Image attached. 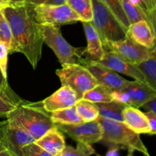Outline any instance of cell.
<instances>
[{
    "label": "cell",
    "mask_w": 156,
    "mask_h": 156,
    "mask_svg": "<svg viewBox=\"0 0 156 156\" xmlns=\"http://www.w3.org/2000/svg\"><path fill=\"white\" fill-rule=\"evenodd\" d=\"M10 26L12 35V53L18 52L25 56L34 69L42 56V35L27 2L8 5L1 9Z\"/></svg>",
    "instance_id": "1"
},
{
    "label": "cell",
    "mask_w": 156,
    "mask_h": 156,
    "mask_svg": "<svg viewBox=\"0 0 156 156\" xmlns=\"http://www.w3.org/2000/svg\"><path fill=\"white\" fill-rule=\"evenodd\" d=\"M6 120L25 129L35 140L55 126L50 114L45 111L42 102L30 103L25 101L11 111L6 116Z\"/></svg>",
    "instance_id": "2"
},
{
    "label": "cell",
    "mask_w": 156,
    "mask_h": 156,
    "mask_svg": "<svg viewBox=\"0 0 156 156\" xmlns=\"http://www.w3.org/2000/svg\"><path fill=\"white\" fill-rule=\"evenodd\" d=\"M91 2L93 18L90 22L98 33L103 47L109 42L125 39L126 30L111 9L101 0H91Z\"/></svg>",
    "instance_id": "3"
},
{
    "label": "cell",
    "mask_w": 156,
    "mask_h": 156,
    "mask_svg": "<svg viewBox=\"0 0 156 156\" xmlns=\"http://www.w3.org/2000/svg\"><path fill=\"white\" fill-rule=\"evenodd\" d=\"M98 120L103 129L101 140L123 146L128 149L129 154H133L136 151L149 156L147 148L143 144L140 134L132 130L124 123L101 117H98Z\"/></svg>",
    "instance_id": "4"
},
{
    "label": "cell",
    "mask_w": 156,
    "mask_h": 156,
    "mask_svg": "<svg viewBox=\"0 0 156 156\" xmlns=\"http://www.w3.org/2000/svg\"><path fill=\"white\" fill-rule=\"evenodd\" d=\"M38 27L44 43L53 50L61 65L80 64L84 48H76L70 45L62 37L58 26L38 24Z\"/></svg>",
    "instance_id": "5"
},
{
    "label": "cell",
    "mask_w": 156,
    "mask_h": 156,
    "mask_svg": "<svg viewBox=\"0 0 156 156\" xmlns=\"http://www.w3.org/2000/svg\"><path fill=\"white\" fill-rule=\"evenodd\" d=\"M56 73L62 85L71 87L76 91L79 100L82 99L86 91L99 84L93 75L81 64H64Z\"/></svg>",
    "instance_id": "6"
},
{
    "label": "cell",
    "mask_w": 156,
    "mask_h": 156,
    "mask_svg": "<svg viewBox=\"0 0 156 156\" xmlns=\"http://www.w3.org/2000/svg\"><path fill=\"white\" fill-rule=\"evenodd\" d=\"M30 9L34 18L38 24L60 26L81 21L79 15L66 3L61 5H30Z\"/></svg>",
    "instance_id": "7"
},
{
    "label": "cell",
    "mask_w": 156,
    "mask_h": 156,
    "mask_svg": "<svg viewBox=\"0 0 156 156\" xmlns=\"http://www.w3.org/2000/svg\"><path fill=\"white\" fill-rule=\"evenodd\" d=\"M56 127L65 133L76 142L92 145L102 140L103 129L98 120L83 122L79 124L62 125L55 124Z\"/></svg>",
    "instance_id": "8"
},
{
    "label": "cell",
    "mask_w": 156,
    "mask_h": 156,
    "mask_svg": "<svg viewBox=\"0 0 156 156\" xmlns=\"http://www.w3.org/2000/svg\"><path fill=\"white\" fill-rule=\"evenodd\" d=\"M80 64L93 75L99 84L111 91L121 89L129 82V81L119 76L115 71L102 65L98 61L82 58Z\"/></svg>",
    "instance_id": "9"
},
{
    "label": "cell",
    "mask_w": 156,
    "mask_h": 156,
    "mask_svg": "<svg viewBox=\"0 0 156 156\" xmlns=\"http://www.w3.org/2000/svg\"><path fill=\"white\" fill-rule=\"evenodd\" d=\"M104 49L116 52L123 59L135 65L146 60L152 52V50L140 45L128 37L121 41L108 43Z\"/></svg>",
    "instance_id": "10"
},
{
    "label": "cell",
    "mask_w": 156,
    "mask_h": 156,
    "mask_svg": "<svg viewBox=\"0 0 156 156\" xmlns=\"http://www.w3.org/2000/svg\"><path fill=\"white\" fill-rule=\"evenodd\" d=\"M2 130L5 146L13 156H21L23 146L36 141L27 131L7 120L2 121Z\"/></svg>",
    "instance_id": "11"
},
{
    "label": "cell",
    "mask_w": 156,
    "mask_h": 156,
    "mask_svg": "<svg viewBox=\"0 0 156 156\" xmlns=\"http://www.w3.org/2000/svg\"><path fill=\"white\" fill-rule=\"evenodd\" d=\"M99 62L108 68L114 70L116 73H120L135 80L140 82H146V77L136 65L128 62L122 56L112 50H105L103 56Z\"/></svg>",
    "instance_id": "12"
},
{
    "label": "cell",
    "mask_w": 156,
    "mask_h": 156,
    "mask_svg": "<svg viewBox=\"0 0 156 156\" xmlns=\"http://www.w3.org/2000/svg\"><path fill=\"white\" fill-rule=\"evenodd\" d=\"M121 90L127 94L129 106L136 108H142L143 105L156 97L155 90L147 82L140 81H129Z\"/></svg>",
    "instance_id": "13"
},
{
    "label": "cell",
    "mask_w": 156,
    "mask_h": 156,
    "mask_svg": "<svg viewBox=\"0 0 156 156\" xmlns=\"http://www.w3.org/2000/svg\"><path fill=\"white\" fill-rule=\"evenodd\" d=\"M79 101L76 91L68 85H62L59 89L42 101L46 111L51 113L57 110L75 106Z\"/></svg>",
    "instance_id": "14"
},
{
    "label": "cell",
    "mask_w": 156,
    "mask_h": 156,
    "mask_svg": "<svg viewBox=\"0 0 156 156\" xmlns=\"http://www.w3.org/2000/svg\"><path fill=\"white\" fill-rule=\"evenodd\" d=\"M126 37L149 50H152L155 46L153 31L147 20L130 24L126 30Z\"/></svg>",
    "instance_id": "15"
},
{
    "label": "cell",
    "mask_w": 156,
    "mask_h": 156,
    "mask_svg": "<svg viewBox=\"0 0 156 156\" xmlns=\"http://www.w3.org/2000/svg\"><path fill=\"white\" fill-rule=\"evenodd\" d=\"M82 23L85 29L88 43L87 47L84 49L82 56L85 59H89L99 62L105 53V49L103 47L100 36L91 22L83 21Z\"/></svg>",
    "instance_id": "16"
},
{
    "label": "cell",
    "mask_w": 156,
    "mask_h": 156,
    "mask_svg": "<svg viewBox=\"0 0 156 156\" xmlns=\"http://www.w3.org/2000/svg\"><path fill=\"white\" fill-rule=\"evenodd\" d=\"M123 123L139 134H150L151 127L145 114L134 107L127 106L123 110Z\"/></svg>",
    "instance_id": "17"
},
{
    "label": "cell",
    "mask_w": 156,
    "mask_h": 156,
    "mask_svg": "<svg viewBox=\"0 0 156 156\" xmlns=\"http://www.w3.org/2000/svg\"><path fill=\"white\" fill-rule=\"evenodd\" d=\"M35 142L50 156H59L66 146L63 135L56 125Z\"/></svg>",
    "instance_id": "18"
},
{
    "label": "cell",
    "mask_w": 156,
    "mask_h": 156,
    "mask_svg": "<svg viewBox=\"0 0 156 156\" xmlns=\"http://www.w3.org/2000/svg\"><path fill=\"white\" fill-rule=\"evenodd\" d=\"M25 101L20 98L9 83L0 84V118L6 116Z\"/></svg>",
    "instance_id": "19"
},
{
    "label": "cell",
    "mask_w": 156,
    "mask_h": 156,
    "mask_svg": "<svg viewBox=\"0 0 156 156\" xmlns=\"http://www.w3.org/2000/svg\"><path fill=\"white\" fill-rule=\"evenodd\" d=\"M95 104L98 108L99 117L123 123V110L126 105L115 101Z\"/></svg>",
    "instance_id": "20"
},
{
    "label": "cell",
    "mask_w": 156,
    "mask_h": 156,
    "mask_svg": "<svg viewBox=\"0 0 156 156\" xmlns=\"http://www.w3.org/2000/svg\"><path fill=\"white\" fill-rule=\"evenodd\" d=\"M50 117L54 124L74 125L84 122L78 114L75 106L53 111L50 113Z\"/></svg>",
    "instance_id": "21"
},
{
    "label": "cell",
    "mask_w": 156,
    "mask_h": 156,
    "mask_svg": "<svg viewBox=\"0 0 156 156\" xmlns=\"http://www.w3.org/2000/svg\"><path fill=\"white\" fill-rule=\"evenodd\" d=\"M66 3L79 15L81 22H90L92 20L91 0H66Z\"/></svg>",
    "instance_id": "22"
},
{
    "label": "cell",
    "mask_w": 156,
    "mask_h": 156,
    "mask_svg": "<svg viewBox=\"0 0 156 156\" xmlns=\"http://www.w3.org/2000/svg\"><path fill=\"white\" fill-rule=\"evenodd\" d=\"M111 90L104 85L98 84L91 89L88 90L82 96V100L88 101L93 103H104L112 101Z\"/></svg>",
    "instance_id": "23"
},
{
    "label": "cell",
    "mask_w": 156,
    "mask_h": 156,
    "mask_svg": "<svg viewBox=\"0 0 156 156\" xmlns=\"http://www.w3.org/2000/svg\"><path fill=\"white\" fill-rule=\"evenodd\" d=\"M75 107L78 114L84 122L94 121L98 118L99 111L95 103L80 99L76 102Z\"/></svg>",
    "instance_id": "24"
},
{
    "label": "cell",
    "mask_w": 156,
    "mask_h": 156,
    "mask_svg": "<svg viewBox=\"0 0 156 156\" xmlns=\"http://www.w3.org/2000/svg\"><path fill=\"white\" fill-rule=\"evenodd\" d=\"M136 66L144 74L147 83L156 91V53L152 50L150 56Z\"/></svg>",
    "instance_id": "25"
},
{
    "label": "cell",
    "mask_w": 156,
    "mask_h": 156,
    "mask_svg": "<svg viewBox=\"0 0 156 156\" xmlns=\"http://www.w3.org/2000/svg\"><path fill=\"white\" fill-rule=\"evenodd\" d=\"M119 2L130 24L141 20H147L146 12L131 0H119Z\"/></svg>",
    "instance_id": "26"
},
{
    "label": "cell",
    "mask_w": 156,
    "mask_h": 156,
    "mask_svg": "<svg viewBox=\"0 0 156 156\" xmlns=\"http://www.w3.org/2000/svg\"><path fill=\"white\" fill-rule=\"evenodd\" d=\"M0 41L4 43L7 47L9 53H12V35L10 26L5 17L0 9Z\"/></svg>",
    "instance_id": "27"
},
{
    "label": "cell",
    "mask_w": 156,
    "mask_h": 156,
    "mask_svg": "<svg viewBox=\"0 0 156 156\" xmlns=\"http://www.w3.org/2000/svg\"><path fill=\"white\" fill-rule=\"evenodd\" d=\"M101 1L103 2L111 9V12L117 17L122 25L124 27V28L127 30L129 26L130 25V23H129L124 11L122 9V6L119 0H101Z\"/></svg>",
    "instance_id": "28"
},
{
    "label": "cell",
    "mask_w": 156,
    "mask_h": 156,
    "mask_svg": "<svg viewBox=\"0 0 156 156\" xmlns=\"http://www.w3.org/2000/svg\"><path fill=\"white\" fill-rule=\"evenodd\" d=\"M21 156H50L36 142L28 143L21 149Z\"/></svg>",
    "instance_id": "29"
},
{
    "label": "cell",
    "mask_w": 156,
    "mask_h": 156,
    "mask_svg": "<svg viewBox=\"0 0 156 156\" xmlns=\"http://www.w3.org/2000/svg\"><path fill=\"white\" fill-rule=\"evenodd\" d=\"M9 50L4 43L0 41V69L3 76L7 79V65Z\"/></svg>",
    "instance_id": "30"
},
{
    "label": "cell",
    "mask_w": 156,
    "mask_h": 156,
    "mask_svg": "<svg viewBox=\"0 0 156 156\" xmlns=\"http://www.w3.org/2000/svg\"><path fill=\"white\" fill-rule=\"evenodd\" d=\"M146 18H147V21H149V24H150L151 27L153 31L154 37H155V46L154 48L152 49V51H154L156 53V9L155 8L151 9V10L146 12Z\"/></svg>",
    "instance_id": "31"
},
{
    "label": "cell",
    "mask_w": 156,
    "mask_h": 156,
    "mask_svg": "<svg viewBox=\"0 0 156 156\" xmlns=\"http://www.w3.org/2000/svg\"><path fill=\"white\" fill-rule=\"evenodd\" d=\"M79 156H89L95 154V151L91 147V145L78 142L76 147Z\"/></svg>",
    "instance_id": "32"
},
{
    "label": "cell",
    "mask_w": 156,
    "mask_h": 156,
    "mask_svg": "<svg viewBox=\"0 0 156 156\" xmlns=\"http://www.w3.org/2000/svg\"><path fill=\"white\" fill-rule=\"evenodd\" d=\"M27 3L33 5H61L66 4V0H26Z\"/></svg>",
    "instance_id": "33"
},
{
    "label": "cell",
    "mask_w": 156,
    "mask_h": 156,
    "mask_svg": "<svg viewBox=\"0 0 156 156\" xmlns=\"http://www.w3.org/2000/svg\"><path fill=\"white\" fill-rule=\"evenodd\" d=\"M145 114L149 120L151 127V132L149 135H156V114L151 111H146Z\"/></svg>",
    "instance_id": "34"
},
{
    "label": "cell",
    "mask_w": 156,
    "mask_h": 156,
    "mask_svg": "<svg viewBox=\"0 0 156 156\" xmlns=\"http://www.w3.org/2000/svg\"><path fill=\"white\" fill-rule=\"evenodd\" d=\"M2 121L0 122V156H13L5 146L2 130Z\"/></svg>",
    "instance_id": "35"
},
{
    "label": "cell",
    "mask_w": 156,
    "mask_h": 156,
    "mask_svg": "<svg viewBox=\"0 0 156 156\" xmlns=\"http://www.w3.org/2000/svg\"><path fill=\"white\" fill-rule=\"evenodd\" d=\"M142 108H143L146 111H151L156 114V97L143 105Z\"/></svg>",
    "instance_id": "36"
},
{
    "label": "cell",
    "mask_w": 156,
    "mask_h": 156,
    "mask_svg": "<svg viewBox=\"0 0 156 156\" xmlns=\"http://www.w3.org/2000/svg\"><path fill=\"white\" fill-rule=\"evenodd\" d=\"M142 2L145 12H147L155 8V0H142Z\"/></svg>",
    "instance_id": "37"
},
{
    "label": "cell",
    "mask_w": 156,
    "mask_h": 156,
    "mask_svg": "<svg viewBox=\"0 0 156 156\" xmlns=\"http://www.w3.org/2000/svg\"><path fill=\"white\" fill-rule=\"evenodd\" d=\"M0 5H2L3 7H5L8 5H15V2L13 0H0Z\"/></svg>",
    "instance_id": "38"
},
{
    "label": "cell",
    "mask_w": 156,
    "mask_h": 156,
    "mask_svg": "<svg viewBox=\"0 0 156 156\" xmlns=\"http://www.w3.org/2000/svg\"><path fill=\"white\" fill-rule=\"evenodd\" d=\"M6 82H8L7 79H5V78L3 76L2 73V72H1V69H0V84L6 83Z\"/></svg>",
    "instance_id": "39"
},
{
    "label": "cell",
    "mask_w": 156,
    "mask_h": 156,
    "mask_svg": "<svg viewBox=\"0 0 156 156\" xmlns=\"http://www.w3.org/2000/svg\"><path fill=\"white\" fill-rule=\"evenodd\" d=\"M15 4H18V3H21V2H25L26 0H13Z\"/></svg>",
    "instance_id": "40"
},
{
    "label": "cell",
    "mask_w": 156,
    "mask_h": 156,
    "mask_svg": "<svg viewBox=\"0 0 156 156\" xmlns=\"http://www.w3.org/2000/svg\"><path fill=\"white\" fill-rule=\"evenodd\" d=\"M2 8H4V7H3V6L2 5H0V9H2Z\"/></svg>",
    "instance_id": "41"
},
{
    "label": "cell",
    "mask_w": 156,
    "mask_h": 156,
    "mask_svg": "<svg viewBox=\"0 0 156 156\" xmlns=\"http://www.w3.org/2000/svg\"><path fill=\"white\" fill-rule=\"evenodd\" d=\"M155 9H156V0H155Z\"/></svg>",
    "instance_id": "42"
}]
</instances>
